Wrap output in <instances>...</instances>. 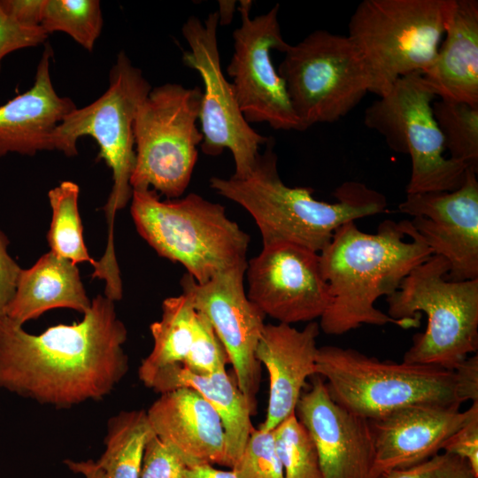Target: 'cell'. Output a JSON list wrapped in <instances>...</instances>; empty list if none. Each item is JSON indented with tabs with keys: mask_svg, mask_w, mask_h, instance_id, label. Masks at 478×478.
I'll list each match as a JSON object with an SVG mask.
<instances>
[{
	"mask_svg": "<svg viewBox=\"0 0 478 478\" xmlns=\"http://www.w3.org/2000/svg\"><path fill=\"white\" fill-rule=\"evenodd\" d=\"M456 397L460 405L478 401V354L467 357L454 369Z\"/></svg>",
	"mask_w": 478,
	"mask_h": 478,
	"instance_id": "38",
	"label": "cell"
},
{
	"mask_svg": "<svg viewBox=\"0 0 478 478\" xmlns=\"http://www.w3.org/2000/svg\"><path fill=\"white\" fill-rule=\"evenodd\" d=\"M40 26L48 35L64 32L91 51L103 27L100 2L45 0Z\"/></svg>",
	"mask_w": 478,
	"mask_h": 478,
	"instance_id": "29",
	"label": "cell"
},
{
	"mask_svg": "<svg viewBox=\"0 0 478 478\" xmlns=\"http://www.w3.org/2000/svg\"><path fill=\"white\" fill-rule=\"evenodd\" d=\"M80 322L40 335L0 318V388L57 409L99 401L128 370L127 330L114 301L98 295Z\"/></svg>",
	"mask_w": 478,
	"mask_h": 478,
	"instance_id": "1",
	"label": "cell"
},
{
	"mask_svg": "<svg viewBox=\"0 0 478 478\" xmlns=\"http://www.w3.org/2000/svg\"><path fill=\"white\" fill-rule=\"evenodd\" d=\"M436 96L420 73L404 76L366 109L365 125L378 132L396 152L409 155L406 194L453 191L467 166L446 158L443 135L433 113Z\"/></svg>",
	"mask_w": 478,
	"mask_h": 478,
	"instance_id": "11",
	"label": "cell"
},
{
	"mask_svg": "<svg viewBox=\"0 0 478 478\" xmlns=\"http://www.w3.org/2000/svg\"><path fill=\"white\" fill-rule=\"evenodd\" d=\"M142 71L125 52L118 54L109 74L107 90L96 101L74 109L57 126L51 135L52 150L66 156L77 154V141L91 136L99 146L98 158L112 170L113 185L104 206L108 223L106 249L98 267L105 274L119 272L113 243L115 214L132 197L130 177L135 163L134 121L140 104L150 91Z\"/></svg>",
	"mask_w": 478,
	"mask_h": 478,
	"instance_id": "5",
	"label": "cell"
},
{
	"mask_svg": "<svg viewBox=\"0 0 478 478\" xmlns=\"http://www.w3.org/2000/svg\"><path fill=\"white\" fill-rule=\"evenodd\" d=\"M231 469L237 478H284L273 431L254 428Z\"/></svg>",
	"mask_w": 478,
	"mask_h": 478,
	"instance_id": "31",
	"label": "cell"
},
{
	"mask_svg": "<svg viewBox=\"0 0 478 478\" xmlns=\"http://www.w3.org/2000/svg\"><path fill=\"white\" fill-rule=\"evenodd\" d=\"M90 305L76 265L50 251L22 269L5 315L23 326L51 309L69 308L84 314Z\"/></svg>",
	"mask_w": 478,
	"mask_h": 478,
	"instance_id": "23",
	"label": "cell"
},
{
	"mask_svg": "<svg viewBox=\"0 0 478 478\" xmlns=\"http://www.w3.org/2000/svg\"><path fill=\"white\" fill-rule=\"evenodd\" d=\"M252 1L241 0V26L234 30V52L227 73L242 113L248 123H267L277 130L302 131L286 86L275 69L272 50L284 53V40L278 20L279 4L268 12L251 17Z\"/></svg>",
	"mask_w": 478,
	"mask_h": 478,
	"instance_id": "13",
	"label": "cell"
},
{
	"mask_svg": "<svg viewBox=\"0 0 478 478\" xmlns=\"http://www.w3.org/2000/svg\"><path fill=\"white\" fill-rule=\"evenodd\" d=\"M445 258L431 255L413 268L399 288L386 297L387 314L401 320L428 319L424 332L412 337L403 362L453 370L478 350V278L447 279Z\"/></svg>",
	"mask_w": 478,
	"mask_h": 478,
	"instance_id": "6",
	"label": "cell"
},
{
	"mask_svg": "<svg viewBox=\"0 0 478 478\" xmlns=\"http://www.w3.org/2000/svg\"><path fill=\"white\" fill-rule=\"evenodd\" d=\"M189 466L153 434L146 443L139 478H187Z\"/></svg>",
	"mask_w": 478,
	"mask_h": 478,
	"instance_id": "34",
	"label": "cell"
},
{
	"mask_svg": "<svg viewBox=\"0 0 478 478\" xmlns=\"http://www.w3.org/2000/svg\"><path fill=\"white\" fill-rule=\"evenodd\" d=\"M219 10L216 11L219 18V25L227 26L233 20L235 12L236 2L232 0H220Z\"/></svg>",
	"mask_w": 478,
	"mask_h": 478,
	"instance_id": "42",
	"label": "cell"
},
{
	"mask_svg": "<svg viewBox=\"0 0 478 478\" xmlns=\"http://www.w3.org/2000/svg\"><path fill=\"white\" fill-rule=\"evenodd\" d=\"M320 325L309 322L299 330L285 323L266 324L256 358L269 375V398L265 420L258 429L274 430L295 413L306 380L316 374Z\"/></svg>",
	"mask_w": 478,
	"mask_h": 478,
	"instance_id": "19",
	"label": "cell"
},
{
	"mask_svg": "<svg viewBox=\"0 0 478 478\" xmlns=\"http://www.w3.org/2000/svg\"><path fill=\"white\" fill-rule=\"evenodd\" d=\"M456 0H363L348 25L379 97L434 61Z\"/></svg>",
	"mask_w": 478,
	"mask_h": 478,
	"instance_id": "7",
	"label": "cell"
},
{
	"mask_svg": "<svg viewBox=\"0 0 478 478\" xmlns=\"http://www.w3.org/2000/svg\"><path fill=\"white\" fill-rule=\"evenodd\" d=\"M153 434L145 410L121 411L111 417L105 449L95 461L104 478H139L143 451Z\"/></svg>",
	"mask_w": 478,
	"mask_h": 478,
	"instance_id": "26",
	"label": "cell"
},
{
	"mask_svg": "<svg viewBox=\"0 0 478 478\" xmlns=\"http://www.w3.org/2000/svg\"><path fill=\"white\" fill-rule=\"evenodd\" d=\"M64 462L71 471L81 474L85 478H104L102 470L91 459L85 461L66 459Z\"/></svg>",
	"mask_w": 478,
	"mask_h": 478,
	"instance_id": "41",
	"label": "cell"
},
{
	"mask_svg": "<svg viewBox=\"0 0 478 478\" xmlns=\"http://www.w3.org/2000/svg\"><path fill=\"white\" fill-rule=\"evenodd\" d=\"M444 34L422 79L436 97L478 106V1L456 0Z\"/></svg>",
	"mask_w": 478,
	"mask_h": 478,
	"instance_id": "22",
	"label": "cell"
},
{
	"mask_svg": "<svg viewBox=\"0 0 478 478\" xmlns=\"http://www.w3.org/2000/svg\"><path fill=\"white\" fill-rule=\"evenodd\" d=\"M472 403L465 412L457 405H412L367 420L374 451L372 478H383L442 451L446 439L478 409V401Z\"/></svg>",
	"mask_w": 478,
	"mask_h": 478,
	"instance_id": "18",
	"label": "cell"
},
{
	"mask_svg": "<svg viewBox=\"0 0 478 478\" xmlns=\"http://www.w3.org/2000/svg\"><path fill=\"white\" fill-rule=\"evenodd\" d=\"M187 478H237L232 469L222 470L212 465H198L189 467Z\"/></svg>",
	"mask_w": 478,
	"mask_h": 478,
	"instance_id": "40",
	"label": "cell"
},
{
	"mask_svg": "<svg viewBox=\"0 0 478 478\" xmlns=\"http://www.w3.org/2000/svg\"><path fill=\"white\" fill-rule=\"evenodd\" d=\"M197 311L184 293L166 298L162 316L150 324L153 347L138 368V377L146 385L155 375L181 366L192 343Z\"/></svg>",
	"mask_w": 478,
	"mask_h": 478,
	"instance_id": "25",
	"label": "cell"
},
{
	"mask_svg": "<svg viewBox=\"0 0 478 478\" xmlns=\"http://www.w3.org/2000/svg\"><path fill=\"white\" fill-rule=\"evenodd\" d=\"M45 0H0L4 11L19 23L28 27L41 25Z\"/></svg>",
	"mask_w": 478,
	"mask_h": 478,
	"instance_id": "39",
	"label": "cell"
},
{
	"mask_svg": "<svg viewBox=\"0 0 478 478\" xmlns=\"http://www.w3.org/2000/svg\"><path fill=\"white\" fill-rule=\"evenodd\" d=\"M272 431L284 478H323L313 441L295 413Z\"/></svg>",
	"mask_w": 478,
	"mask_h": 478,
	"instance_id": "30",
	"label": "cell"
},
{
	"mask_svg": "<svg viewBox=\"0 0 478 478\" xmlns=\"http://www.w3.org/2000/svg\"><path fill=\"white\" fill-rule=\"evenodd\" d=\"M245 276L248 298L279 323L314 321L332 301L320 254L297 244L263 246L247 262Z\"/></svg>",
	"mask_w": 478,
	"mask_h": 478,
	"instance_id": "15",
	"label": "cell"
},
{
	"mask_svg": "<svg viewBox=\"0 0 478 478\" xmlns=\"http://www.w3.org/2000/svg\"><path fill=\"white\" fill-rule=\"evenodd\" d=\"M48 34L41 26H24L9 14L0 5V71L3 58L17 50L35 47L43 43Z\"/></svg>",
	"mask_w": 478,
	"mask_h": 478,
	"instance_id": "35",
	"label": "cell"
},
{
	"mask_svg": "<svg viewBox=\"0 0 478 478\" xmlns=\"http://www.w3.org/2000/svg\"><path fill=\"white\" fill-rule=\"evenodd\" d=\"M52 50L45 45L33 86L0 105V158L8 153L35 155L51 150V135L75 104L58 95L51 82Z\"/></svg>",
	"mask_w": 478,
	"mask_h": 478,
	"instance_id": "21",
	"label": "cell"
},
{
	"mask_svg": "<svg viewBox=\"0 0 478 478\" xmlns=\"http://www.w3.org/2000/svg\"><path fill=\"white\" fill-rule=\"evenodd\" d=\"M246 267L247 264L237 266L204 283L187 273L181 285L182 293L190 298L196 311L207 318L224 346L253 415L261 380L256 349L266 316L247 297L243 283Z\"/></svg>",
	"mask_w": 478,
	"mask_h": 478,
	"instance_id": "14",
	"label": "cell"
},
{
	"mask_svg": "<svg viewBox=\"0 0 478 478\" xmlns=\"http://www.w3.org/2000/svg\"><path fill=\"white\" fill-rule=\"evenodd\" d=\"M130 212L149 245L199 283L248 262L250 235L221 204L198 194L163 201L153 189L133 190Z\"/></svg>",
	"mask_w": 478,
	"mask_h": 478,
	"instance_id": "4",
	"label": "cell"
},
{
	"mask_svg": "<svg viewBox=\"0 0 478 478\" xmlns=\"http://www.w3.org/2000/svg\"><path fill=\"white\" fill-rule=\"evenodd\" d=\"M477 173L467 167L459 189L407 194L398 205L400 212L412 217V227L433 255L447 260L450 281L478 278Z\"/></svg>",
	"mask_w": 478,
	"mask_h": 478,
	"instance_id": "16",
	"label": "cell"
},
{
	"mask_svg": "<svg viewBox=\"0 0 478 478\" xmlns=\"http://www.w3.org/2000/svg\"><path fill=\"white\" fill-rule=\"evenodd\" d=\"M301 130L335 122L371 92L369 71L347 35L315 30L289 45L277 69Z\"/></svg>",
	"mask_w": 478,
	"mask_h": 478,
	"instance_id": "10",
	"label": "cell"
},
{
	"mask_svg": "<svg viewBox=\"0 0 478 478\" xmlns=\"http://www.w3.org/2000/svg\"><path fill=\"white\" fill-rule=\"evenodd\" d=\"M442 451L459 456L471 466L478 476V409L442 446Z\"/></svg>",
	"mask_w": 478,
	"mask_h": 478,
	"instance_id": "36",
	"label": "cell"
},
{
	"mask_svg": "<svg viewBox=\"0 0 478 478\" xmlns=\"http://www.w3.org/2000/svg\"><path fill=\"white\" fill-rule=\"evenodd\" d=\"M79 186L71 181H62L48 193L52 211L47 234L50 251L73 264L89 262L94 269L93 259L85 246L82 225L78 209Z\"/></svg>",
	"mask_w": 478,
	"mask_h": 478,
	"instance_id": "27",
	"label": "cell"
},
{
	"mask_svg": "<svg viewBox=\"0 0 478 478\" xmlns=\"http://www.w3.org/2000/svg\"><path fill=\"white\" fill-rule=\"evenodd\" d=\"M210 187L251 215L263 246L289 243L318 253L339 227L387 209L386 197L360 181L342 183L333 193L334 203L315 199L312 188L287 186L278 173L273 137L248 175L212 177Z\"/></svg>",
	"mask_w": 478,
	"mask_h": 478,
	"instance_id": "3",
	"label": "cell"
},
{
	"mask_svg": "<svg viewBox=\"0 0 478 478\" xmlns=\"http://www.w3.org/2000/svg\"><path fill=\"white\" fill-rule=\"evenodd\" d=\"M9 240L0 229V318L5 315L6 309L14 297L22 268L9 255Z\"/></svg>",
	"mask_w": 478,
	"mask_h": 478,
	"instance_id": "37",
	"label": "cell"
},
{
	"mask_svg": "<svg viewBox=\"0 0 478 478\" xmlns=\"http://www.w3.org/2000/svg\"><path fill=\"white\" fill-rule=\"evenodd\" d=\"M145 386L160 394L181 387L197 391L219 413L227 438V467L235 466L255 428L251 411L235 377L232 378L226 369L201 375L175 366L155 375Z\"/></svg>",
	"mask_w": 478,
	"mask_h": 478,
	"instance_id": "24",
	"label": "cell"
},
{
	"mask_svg": "<svg viewBox=\"0 0 478 478\" xmlns=\"http://www.w3.org/2000/svg\"><path fill=\"white\" fill-rule=\"evenodd\" d=\"M316 374L336 404L366 420L412 405H461L454 371L440 366L381 360L355 349L325 345L318 348Z\"/></svg>",
	"mask_w": 478,
	"mask_h": 478,
	"instance_id": "8",
	"label": "cell"
},
{
	"mask_svg": "<svg viewBox=\"0 0 478 478\" xmlns=\"http://www.w3.org/2000/svg\"><path fill=\"white\" fill-rule=\"evenodd\" d=\"M217 12L208 14L203 21L190 16L182 25L181 33L189 50L182 62L196 70L204 84L199 111L203 140L202 151L218 156L228 150L235 162L233 176L243 178L249 174L259 156V146L268 137L253 129L238 105L232 83L222 71L219 51Z\"/></svg>",
	"mask_w": 478,
	"mask_h": 478,
	"instance_id": "12",
	"label": "cell"
},
{
	"mask_svg": "<svg viewBox=\"0 0 478 478\" xmlns=\"http://www.w3.org/2000/svg\"><path fill=\"white\" fill-rule=\"evenodd\" d=\"M154 434L190 466H227V438L219 413L195 389L160 394L146 411Z\"/></svg>",
	"mask_w": 478,
	"mask_h": 478,
	"instance_id": "20",
	"label": "cell"
},
{
	"mask_svg": "<svg viewBox=\"0 0 478 478\" xmlns=\"http://www.w3.org/2000/svg\"><path fill=\"white\" fill-rule=\"evenodd\" d=\"M383 478H478L466 459L443 451L412 466L392 470Z\"/></svg>",
	"mask_w": 478,
	"mask_h": 478,
	"instance_id": "33",
	"label": "cell"
},
{
	"mask_svg": "<svg viewBox=\"0 0 478 478\" xmlns=\"http://www.w3.org/2000/svg\"><path fill=\"white\" fill-rule=\"evenodd\" d=\"M295 414L313 441L323 478H372L374 451L368 420L336 404L321 376H312Z\"/></svg>",
	"mask_w": 478,
	"mask_h": 478,
	"instance_id": "17",
	"label": "cell"
},
{
	"mask_svg": "<svg viewBox=\"0 0 478 478\" xmlns=\"http://www.w3.org/2000/svg\"><path fill=\"white\" fill-rule=\"evenodd\" d=\"M433 113L449 158L478 171V106L439 99Z\"/></svg>",
	"mask_w": 478,
	"mask_h": 478,
	"instance_id": "28",
	"label": "cell"
},
{
	"mask_svg": "<svg viewBox=\"0 0 478 478\" xmlns=\"http://www.w3.org/2000/svg\"><path fill=\"white\" fill-rule=\"evenodd\" d=\"M319 254L332 297L319 323L325 334L343 335L363 324L420 327V316L395 320L374 305L381 297L397 290L409 273L433 255L410 220H385L375 234L359 230L355 221L347 222Z\"/></svg>",
	"mask_w": 478,
	"mask_h": 478,
	"instance_id": "2",
	"label": "cell"
},
{
	"mask_svg": "<svg viewBox=\"0 0 478 478\" xmlns=\"http://www.w3.org/2000/svg\"><path fill=\"white\" fill-rule=\"evenodd\" d=\"M227 353L207 318L197 312L189 352L181 365L191 373L206 375L226 369Z\"/></svg>",
	"mask_w": 478,
	"mask_h": 478,
	"instance_id": "32",
	"label": "cell"
},
{
	"mask_svg": "<svg viewBox=\"0 0 478 478\" xmlns=\"http://www.w3.org/2000/svg\"><path fill=\"white\" fill-rule=\"evenodd\" d=\"M202 89L166 83L150 89L135 121L132 190L152 188L169 199L189 185L203 135L197 127Z\"/></svg>",
	"mask_w": 478,
	"mask_h": 478,
	"instance_id": "9",
	"label": "cell"
}]
</instances>
